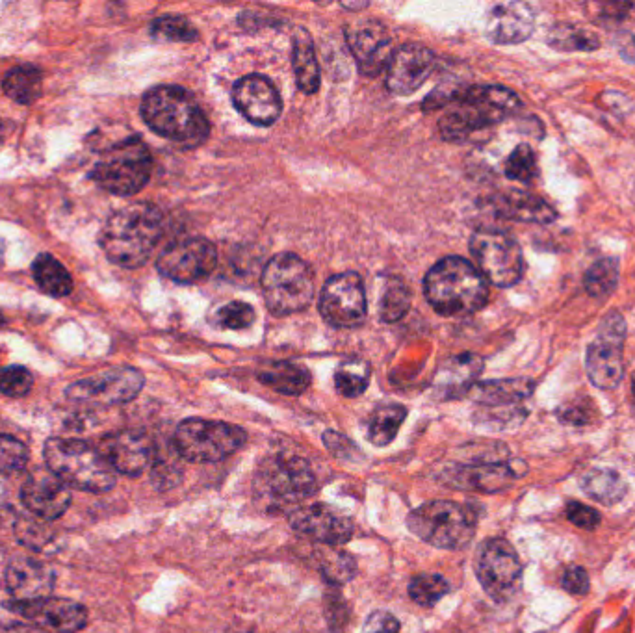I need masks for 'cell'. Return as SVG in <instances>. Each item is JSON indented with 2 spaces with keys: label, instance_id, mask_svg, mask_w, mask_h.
Returning a JSON list of instances; mask_svg holds the SVG:
<instances>
[{
  "label": "cell",
  "instance_id": "e575fe53",
  "mask_svg": "<svg viewBox=\"0 0 635 633\" xmlns=\"http://www.w3.org/2000/svg\"><path fill=\"white\" fill-rule=\"evenodd\" d=\"M582 491L598 504L613 505L626 496V483L615 470H591L582 478Z\"/></svg>",
  "mask_w": 635,
  "mask_h": 633
},
{
  "label": "cell",
  "instance_id": "1f68e13d",
  "mask_svg": "<svg viewBox=\"0 0 635 633\" xmlns=\"http://www.w3.org/2000/svg\"><path fill=\"white\" fill-rule=\"evenodd\" d=\"M32 275L39 288L52 298H65L73 290V279L65 270L64 264L49 253H41L38 259L34 260Z\"/></svg>",
  "mask_w": 635,
  "mask_h": 633
},
{
  "label": "cell",
  "instance_id": "f35d334b",
  "mask_svg": "<svg viewBox=\"0 0 635 633\" xmlns=\"http://www.w3.org/2000/svg\"><path fill=\"white\" fill-rule=\"evenodd\" d=\"M370 366L359 359L344 361L337 368L335 387L344 398H359L370 383Z\"/></svg>",
  "mask_w": 635,
  "mask_h": 633
},
{
  "label": "cell",
  "instance_id": "7bdbcfd3",
  "mask_svg": "<svg viewBox=\"0 0 635 633\" xmlns=\"http://www.w3.org/2000/svg\"><path fill=\"white\" fill-rule=\"evenodd\" d=\"M151 34L160 41L169 43H192L199 38V32L186 17L181 15H162L153 21Z\"/></svg>",
  "mask_w": 635,
  "mask_h": 633
},
{
  "label": "cell",
  "instance_id": "d590c367",
  "mask_svg": "<svg viewBox=\"0 0 635 633\" xmlns=\"http://www.w3.org/2000/svg\"><path fill=\"white\" fill-rule=\"evenodd\" d=\"M318 569L322 572L325 582L340 587L355 578L357 563L348 552L333 546H325L318 552Z\"/></svg>",
  "mask_w": 635,
  "mask_h": 633
},
{
  "label": "cell",
  "instance_id": "f546056e",
  "mask_svg": "<svg viewBox=\"0 0 635 633\" xmlns=\"http://www.w3.org/2000/svg\"><path fill=\"white\" fill-rule=\"evenodd\" d=\"M260 383L285 396H301L311 387V372L299 364L277 361L266 364L257 372Z\"/></svg>",
  "mask_w": 635,
  "mask_h": 633
},
{
  "label": "cell",
  "instance_id": "ee69618b",
  "mask_svg": "<svg viewBox=\"0 0 635 633\" xmlns=\"http://www.w3.org/2000/svg\"><path fill=\"white\" fill-rule=\"evenodd\" d=\"M507 179L519 182H532L539 169H537V158L532 147L526 143H520L519 147L509 155L506 162Z\"/></svg>",
  "mask_w": 635,
  "mask_h": 633
},
{
  "label": "cell",
  "instance_id": "db71d44e",
  "mask_svg": "<svg viewBox=\"0 0 635 633\" xmlns=\"http://www.w3.org/2000/svg\"><path fill=\"white\" fill-rule=\"evenodd\" d=\"M567 517L574 526L584 528V530H595L600 524V515L593 507L580 504V502H571L567 505Z\"/></svg>",
  "mask_w": 635,
  "mask_h": 633
},
{
  "label": "cell",
  "instance_id": "d6986e66",
  "mask_svg": "<svg viewBox=\"0 0 635 633\" xmlns=\"http://www.w3.org/2000/svg\"><path fill=\"white\" fill-rule=\"evenodd\" d=\"M233 103L249 123L259 127H270L283 112L279 91L262 75L240 78L234 84Z\"/></svg>",
  "mask_w": 635,
  "mask_h": 633
},
{
  "label": "cell",
  "instance_id": "ac0fdd59",
  "mask_svg": "<svg viewBox=\"0 0 635 633\" xmlns=\"http://www.w3.org/2000/svg\"><path fill=\"white\" fill-rule=\"evenodd\" d=\"M346 39L351 54L366 77H377L389 67L394 54L389 30L379 21H357L346 26Z\"/></svg>",
  "mask_w": 635,
  "mask_h": 633
},
{
  "label": "cell",
  "instance_id": "7c38bea8",
  "mask_svg": "<svg viewBox=\"0 0 635 633\" xmlns=\"http://www.w3.org/2000/svg\"><path fill=\"white\" fill-rule=\"evenodd\" d=\"M143 383L145 379L140 370L116 366L69 385L65 394L69 400L82 405L112 407L134 400L142 392Z\"/></svg>",
  "mask_w": 635,
  "mask_h": 633
},
{
  "label": "cell",
  "instance_id": "9c48e42d",
  "mask_svg": "<svg viewBox=\"0 0 635 633\" xmlns=\"http://www.w3.org/2000/svg\"><path fill=\"white\" fill-rule=\"evenodd\" d=\"M476 522V515L465 505L437 500L416 507L407 517V528L431 546L461 550L474 539Z\"/></svg>",
  "mask_w": 635,
  "mask_h": 633
},
{
  "label": "cell",
  "instance_id": "f907efd6",
  "mask_svg": "<svg viewBox=\"0 0 635 633\" xmlns=\"http://www.w3.org/2000/svg\"><path fill=\"white\" fill-rule=\"evenodd\" d=\"M593 409L595 407L587 398L572 400L559 407L558 418L563 424H569V426H585L593 420Z\"/></svg>",
  "mask_w": 635,
  "mask_h": 633
},
{
  "label": "cell",
  "instance_id": "d4e9b609",
  "mask_svg": "<svg viewBox=\"0 0 635 633\" xmlns=\"http://www.w3.org/2000/svg\"><path fill=\"white\" fill-rule=\"evenodd\" d=\"M535 12L526 2L496 4L485 19L487 38L498 45H517L532 36Z\"/></svg>",
  "mask_w": 635,
  "mask_h": 633
},
{
  "label": "cell",
  "instance_id": "680465c9",
  "mask_svg": "<svg viewBox=\"0 0 635 633\" xmlns=\"http://www.w3.org/2000/svg\"><path fill=\"white\" fill-rule=\"evenodd\" d=\"M229 633H259V632H253V630H244V628H242V630H231V632Z\"/></svg>",
  "mask_w": 635,
  "mask_h": 633
},
{
  "label": "cell",
  "instance_id": "44dd1931",
  "mask_svg": "<svg viewBox=\"0 0 635 633\" xmlns=\"http://www.w3.org/2000/svg\"><path fill=\"white\" fill-rule=\"evenodd\" d=\"M21 500L28 513L43 520L62 517L71 505V491L51 468L34 470L21 489Z\"/></svg>",
  "mask_w": 635,
  "mask_h": 633
},
{
  "label": "cell",
  "instance_id": "836d02e7",
  "mask_svg": "<svg viewBox=\"0 0 635 633\" xmlns=\"http://www.w3.org/2000/svg\"><path fill=\"white\" fill-rule=\"evenodd\" d=\"M407 418V409L400 403H383L372 413L368 424V440L374 446H389L396 439L403 420Z\"/></svg>",
  "mask_w": 635,
  "mask_h": 633
},
{
  "label": "cell",
  "instance_id": "9f6ffc18",
  "mask_svg": "<svg viewBox=\"0 0 635 633\" xmlns=\"http://www.w3.org/2000/svg\"><path fill=\"white\" fill-rule=\"evenodd\" d=\"M2 633H51L45 628H39V626H30V624H13L8 626L6 630H2Z\"/></svg>",
  "mask_w": 635,
  "mask_h": 633
},
{
  "label": "cell",
  "instance_id": "ffe728a7",
  "mask_svg": "<svg viewBox=\"0 0 635 633\" xmlns=\"http://www.w3.org/2000/svg\"><path fill=\"white\" fill-rule=\"evenodd\" d=\"M10 609L49 632L77 633L88 624V611L67 598H39L32 602H13Z\"/></svg>",
  "mask_w": 635,
  "mask_h": 633
},
{
  "label": "cell",
  "instance_id": "277c9868",
  "mask_svg": "<svg viewBox=\"0 0 635 633\" xmlns=\"http://www.w3.org/2000/svg\"><path fill=\"white\" fill-rule=\"evenodd\" d=\"M426 298L442 316H467L489 301V286L478 268L461 257H446L426 275Z\"/></svg>",
  "mask_w": 635,
  "mask_h": 633
},
{
  "label": "cell",
  "instance_id": "6f0895ef",
  "mask_svg": "<svg viewBox=\"0 0 635 633\" xmlns=\"http://www.w3.org/2000/svg\"><path fill=\"white\" fill-rule=\"evenodd\" d=\"M4 253H6V246H4V242L0 240V268H2V264H4Z\"/></svg>",
  "mask_w": 635,
  "mask_h": 633
},
{
  "label": "cell",
  "instance_id": "83f0119b",
  "mask_svg": "<svg viewBox=\"0 0 635 633\" xmlns=\"http://www.w3.org/2000/svg\"><path fill=\"white\" fill-rule=\"evenodd\" d=\"M494 212L507 220L548 225L558 218V212L545 199L526 192H509L498 195L493 203Z\"/></svg>",
  "mask_w": 635,
  "mask_h": 633
},
{
  "label": "cell",
  "instance_id": "b9f144b4",
  "mask_svg": "<svg viewBox=\"0 0 635 633\" xmlns=\"http://www.w3.org/2000/svg\"><path fill=\"white\" fill-rule=\"evenodd\" d=\"M450 593V583L439 574H420L409 583V596L422 608H433Z\"/></svg>",
  "mask_w": 635,
  "mask_h": 633
},
{
  "label": "cell",
  "instance_id": "ab89813d",
  "mask_svg": "<svg viewBox=\"0 0 635 633\" xmlns=\"http://www.w3.org/2000/svg\"><path fill=\"white\" fill-rule=\"evenodd\" d=\"M411 290L403 283L402 279H390L381 294L379 312L383 322H398L411 309Z\"/></svg>",
  "mask_w": 635,
  "mask_h": 633
},
{
  "label": "cell",
  "instance_id": "5b68a950",
  "mask_svg": "<svg viewBox=\"0 0 635 633\" xmlns=\"http://www.w3.org/2000/svg\"><path fill=\"white\" fill-rule=\"evenodd\" d=\"M43 452L47 466L69 489L103 494L116 487V470L97 448L82 440L49 439Z\"/></svg>",
  "mask_w": 635,
  "mask_h": 633
},
{
  "label": "cell",
  "instance_id": "681fc988",
  "mask_svg": "<svg viewBox=\"0 0 635 633\" xmlns=\"http://www.w3.org/2000/svg\"><path fill=\"white\" fill-rule=\"evenodd\" d=\"M34 385V377L25 366H8L0 370V394L10 398H23Z\"/></svg>",
  "mask_w": 635,
  "mask_h": 633
},
{
  "label": "cell",
  "instance_id": "4dcf8cb0",
  "mask_svg": "<svg viewBox=\"0 0 635 633\" xmlns=\"http://www.w3.org/2000/svg\"><path fill=\"white\" fill-rule=\"evenodd\" d=\"M292 43H294L292 58H294V73H296L298 88L303 93L312 95L320 86V65L316 60L314 43L305 28L296 30Z\"/></svg>",
  "mask_w": 635,
  "mask_h": 633
},
{
  "label": "cell",
  "instance_id": "cb8c5ba5",
  "mask_svg": "<svg viewBox=\"0 0 635 633\" xmlns=\"http://www.w3.org/2000/svg\"><path fill=\"white\" fill-rule=\"evenodd\" d=\"M515 463H474V465H457L444 470V479L448 485L465 489V491L500 492L511 485L513 479L524 476Z\"/></svg>",
  "mask_w": 635,
  "mask_h": 633
},
{
  "label": "cell",
  "instance_id": "f5cc1de1",
  "mask_svg": "<svg viewBox=\"0 0 635 633\" xmlns=\"http://www.w3.org/2000/svg\"><path fill=\"white\" fill-rule=\"evenodd\" d=\"M363 633H402V624L389 611H374L364 622Z\"/></svg>",
  "mask_w": 635,
  "mask_h": 633
},
{
  "label": "cell",
  "instance_id": "f6af8a7d",
  "mask_svg": "<svg viewBox=\"0 0 635 633\" xmlns=\"http://www.w3.org/2000/svg\"><path fill=\"white\" fill-rule=\"evenodd\" d=\"M257 320L255 309L246 303V301H231L227 305H223L218 309L214 316V323L221 329H231V331H240L251 327Z\"/></svg>",
  "mask_w": 635,
  "mask_h": 633
},
{
  "label": "cell",
  "instance_id": "4fadbf2b",
  "mask_svg": "<svg viewBox=\"0 0 635 633\" xmlns=\"http://www.w3.org/2000/svg\"><path fill=\"white\" fill-rule=\"evenodd\" d=\"M624 336L626 323L623 316L619 312H611L600 323L597 340L587 349L585 366L595 387L613 390L623 381Z\"/></svg>",
  "mask_w": 635,
  "mask_h": 633
},
{
  "label": "cell",
  "instance_id": "30bf717a",
  "mask_svg": "<svg viewBox=\"0 0 635 633\" xmlns=\"http://www.w3.org/2000/svg\"><path fill=\"white\" fill-rule=\"evenodd\" d=\"M246 439V431L242 427L188 418L175 429L173 446L184 461L203 465L227 459L246 444Z\"/></svg>",
  "mask_w": 635,
  "mask_h": 633
},
{
  "label": "cell",
  "instance_id": "7402d4cb",
  "mask_svg": "<svg viewBox=\"0 0 635 633\" xmlns=\"http://www.w3.org/2000/svg\"><path fill=\"white\" fill-rule=\"evenodd\" d=\"M290 524L299 535L327 546L348 543L353 537V522L348 517L338 515L329 505L298 507L290 515Z\"/></svg>",
  "mask_w": 635,
  "mask_h": 633
},
{
  "label": "cell",
  "instance_id": "9a60e30c",
  "mask_svg": "<svg viewBox=\"0 0 635 633\" xmlns=\"http://www.w3.org/2000/svg\"><path fill=\"white\" fill-rule=\"evenodd\" d=\"M218 253L207 238H186L169 244L156 260L160 275L179 285L205 281L216 270Z\"/></svg>",
  "mask_w": 635,
  "mask_h": 633
},
{
  "label": "cell",
  "instance_id": "94428289",
  "mask_svg": "<svg viewBox=\"0 0 635 633\" xmlns=\"http://www.w3.org/2000/svg\"><path fill=\"white\" fill-rule=\"evenodd\" d=\"M632 390H634V398H635V377H634V385H632Z\"/></svg>",
  "mask_w": 635,
  "mask_h": 633
},
{
  "label": "cell",
  "instance_id": "bcb514c9",
  "mask_svg": "<svg viewBox=\"0 0 635 633\" xmlns=\"http://www.w3.org/2000/svg\"><path fill=\"white\" fill-rule=\"evenodd\" d=\"M177 459H181L179 453L169 457V455H162L156 450L155 461L151 465V479H153V485L158 491H168V489H173L175 485H179V481L182 479V468Z\"/></svg>",
  "mask_w": 635,
  "mask_h": 633
},
{
  "label": "cell",
  "instance_id": "6da1fadb",
  "mask_svg": "<svg viewBox=\"0 0 635 633\" xmlns=\"http://www.w3.org/2000/svg\"><path fill=\"white\" fill-rule=\"evenodd\" d=\"M162 234V212L151 203H134L106 220L99 234V246L110 262L132 270L151 259Z\"/></svg>",
  "mask_w": 635,
  "mask_h": 633
},
{
  "label": "cell",
  "instance_id": "60d3db41",
  "mask_svg": "<svg viewBox=\"0 0 635 633\" xmlns=\"http://www.w3.org/2000/svg\"><path fill=\"white\" fill-rule=\"evenodd\" d=\"M548 43L558 51H595L600 45L593 32L574 25H558L552 28Z\"/></svg>",
  "mask_w": 635,
  "mask_h": 633
},
{
  "label": "cell",
  "instance_id": "2e32d148",
  "mask_svg": "<svg viewBox=\"0 0 635 633\" xmlns=\"http://www.w3.org/2000/svg\"><path fill=\"white\" fill-rule=\"evenodd\" d=\"M366 292L359 273H338L320 294V314L337 329L359 327L366 320Z\"/></svg>",
  "mask_w": 635,
  "mask_h": 633
},
{
  "label": "cell",
  "instance_id": "c3c4849f",
  "mask_svg": "<svg viewBox=\"0 0 635 633\" xmlns=\"http://www.w3.org/2000/svg\"><path fill=\"white\" fill-rule=\"evenodd\" d=\"M28 463V448L21 440L0 435V476L15 474Z\"/></svg>",
  "mask_w": 635,
  "mask_h": 633
},
{
  "label": "cell",
  "instance_id": "11a10c76",
  "mask_svg": "<svg viewBox=\"0 0 635 633\" xmlns=\"http://www.w3.org/2000/svg\"><path fill=\"white\" fill-rule=\"evenodd\" d=\"M563 587L571 595L584 596L589 593V576L582 567H569L563 574Z\"/></svg>",
  "mask_w": 635,
  "mask_h": 633
},
{
  "label": "cell",
  "instance_id": "484cf974",
  "mask_svg": "<svg viewBox=\"0 0 635 633\" xmlns=\"http://www.w3.org/2000/svg\"><path fill=\"white\" fill-rule=\"evenodd\" d=\"M6 585L15 602H32L51 595V567L32 557H15L6 569Z\"/></svg>",
  "mask_w": 635,
  "mask_h": 633
},
{
  "label": "cell",
  "instance_id": "ba28073f",
  "mask_svg": "<svg viewBox=\"0 0 635 633\" xmlns=\"http://www.w3.org/2000/svg\"><path fill=\"white\" fill-rule=\"evenodd\" d=\"M260 502L273 511H286L316 492L311 465L298 455H273L262 461L255 478Z\"/></svg>",
  "mask_w": 635,
  "mask_h": 633
},
{
  "label": "cell",
  "instance_id": "7dc6e473",
  "mask_svg": "<svg viewBox=\"0 0 635 633\" xmlns=\"http://www.w3.org/2000/svg\"><path fill=\"white\" fill-rule=\"evenodd\" d=\"M325 621L333 633H342L350 622V604L335 585H329L324 595Z\"/></svg>",
  "mask_w": 635,
  "mask_h": 633
},
{
  "label": "cell",
  "instance_id": "603a6c76",
  "mask_svg": "<svg viewBox=\"0 0 635 633\" xmlns=\"http://www.w3.org/2000/svg\"><path fill=\"white\" fill-rule=\"evenodd\" d=\"M435 67V54L424 45H403L394 51L387 67V88L390 93L405 97L413 95Z\"/></svg>",
  "mask_w": 635,
  "mask_h": 633
},
{
  "label": "cell",
  "instance_id": "816d5d0a",
  "mask_svg": "<svg viewBox=\"0 0 635 633\" xmlns=\"http://www.w3.org/2000/svg\"><path fill=\"white\" fill-rule=\"evenodd\" d=\"M324 442L325 446H327V450L333 453L335 457H338V459H344V461H355V459H359L357 446H355L350 439L342 437L340 433L325 431Z\"/></svg>",
  "mask_w": 635,
  "mask_h": 633
},
{
  "label": "cell",
  "instance_id": "8992f818",
  "mask_svg": "<svg viewBox=\"0 0 635 633\" xmlns=\"http://www.w3.org/2000/svg\"><path fill=\"white\" fill-rule=\"evenodd\" d=\"M153 173V156L138 136H127L99 153L90 179L104 192L114 195L138 194Z\"/></svg>",
  "mask_w": 635,
  "mask_h": 633
},
{
  "label": "cell",
  "instance_id": "8d00e7d4",
  "mask_svg": "<svg viewBox=\"0 0 635 633\" xmlns=\"http://www.w3.org/2000/svg\"><path fill=\"white\" fill-rule=\"evenodd\" d=\"M13 530L19 543L34 552H45L54 543V537H56V533L49 526V520L34 517L32 513L17 517Z\"/></svg>",
  "mask_w": 635,
  "mask_h": 633
},
{
  "label": "cell",
  "instance_id": "f1b7e54d",
  "mask_svg": "<svg viewBox=\"0 0 635 633\" xmlns=\"http://www.w3.org/2000/svg\"><path fill=\"white\" fill-rule=\"evenodd\" d=\"M533 381L530 379H500L474 385L470 390L472 400L483 409H511L520 407L533 394Z\"/></svg>",
  "mask_w": 635,
  "mask_h": 633
},
{
  "label": "cell",
  "instance_id": "d6a6232c",
  "mask_svg": "<svg viewBox=\"0 0 635 633\" xmlns=\"http://www.w3.org/2000/svg\"><path fill=\"white\" fill-rule=\"evenodd\" d=\"M43 73L36 65H17L2 80V90L17 104H32L41 95Z\"/></svg>",
  "mask_w": 635,
  "mask_h": 633
},
{
  "label": "cell",
  "instance_id": "e0dca14e",
  "mask_svg": "<svg viewBox=\"0 0 635 633\" xmlns=\"http://www.w3.org/2000/svg\"><path fill=\"white\" fill-rule=\"evenodd\" d=\"M97 450L106 459V463L116 470V474L138 478L153 465L156 444L143 431L125 429L103 437Z\"/></svg>",
  "mask_w": 635,
  "mask_h": 633
},
{
  "label": "cell",
  "instance_id": "5bb4252c",
  "mask_svg": "<svg viewBox=\"0 0 635 633\" xmlns=\"http://www.w3.org/2000/svg\"><path fill=\"white\" fill-rule=\"evenodd\" d=\"M476 572L485 593L496 602H509L522 585L519 554L504 539L485 541L478 552Z\"/></svg>",
  "mask_w": 635,
  "mask_h": 633
},
{
  "label": "cell",
  "instance_id": "8fae6325",
  "mask_svg": "<svg viewBox=\"0 0 635 633\" xmlns=\"http://www.w3.org/2000/svg\"><path fill=\"white\" fill-rule=\"evenodd\" d=\"M470 251L485 281L507 288L517 285L524 273L519 244L500 231H478L470 240Z\"/></svg>",
  "mask_w": 635,
  "mask_h": 633
},
{
  "label": "cell",
  "instance_id": "91938a15",
  "mask_svg": "<svg viewBox=\"0 0 635 633\" xmlns=\"http://www.w3.org/2000/svg\"><path fill=\"white\" fill-rule=\"evenodd\" d=\"M0 325H4V318H2V314H0Z\"/></svg>",
  "mask_w": 635,
  "mask_h": 633
},
{
  "label": "cell",
  "instance_id": "3957f363",
  "mask_svg": "<svg viewBox=\"0 0 635 633\" xmlns=\"http://www.w3.org/2000/svg\"><path fill=\"white\" fill-rule=\"evenodd\" d=\"M142 117L156 134L195 147L210 134V123L190 91L179 86H156L142 101Z\"/></svg>",
  "mask_w": 635,
  "mask_h": 633
},
{
  "label": "cell",
  "instance_id": "4316f807",
  "mask_svg": "<svg viewBox=\"0 0 635 633\" xmlns=\"http://www.w3.org/2000/svg\"><path fill=\"white\" fill-rule=\"evenodd\" d=\"M483 372V359L474 353H463L442 364L435 377V390L442 398H459L470 392Z\"/></svg>",
  "mask_w": 635,
  "mask_h": 633
},
{
  "label": "cell",
  "instance_id": "52a82bcc",
  "mask_svg": "<svg viewBox=\"0 0 635 633\" xmlns=\"http://www.w3.org/2000/svg\"><path fill=\"white\" fill-rule=\"evenodd\" d=\"M262 292L268 309L277 316L305 311L316 294V281L309 262L294 253L273 257L262 273Z\"/></svg>",
  "mask_w": 635,
  "mask_h": 633
},
{
  "label": "cell",
  "instance_id": "74e56055",
  "mask_svg": "<svg viewBox=\"0 0 635 633\" xmlns=\"http://www.w3.org/2000/svg\"><path fill=\"white\" fill-rule=\"evenodd\" d=\"M584 285L591 298H608L619 285V260L602 259L595 262L585 273Z\"/></svg>",
  "mask_w": 635,
  "mask_h": 633
},
{
  "label": "cell",
  "instance_id": "7a4b0ae2",
  "mask_svg": "<svg viewBox=\"0 0 635 633\" xmlns=\"http://www.w3.org/2000/svg\"><path fill=\"white\" fill-rule=\"evenodd\" d=\"M520 99L502 86H474L457 91L446 104L439 121L444 140L465 142L470 136L491 129L519 110Z\"/></svg>",
  "mask_w": 635,
  "mask_h": 633
}]
</instances>
